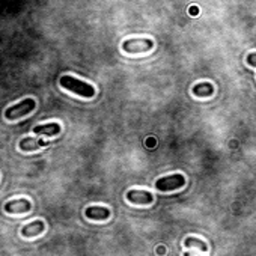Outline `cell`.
Segmentation results:
<instances>
[{
    "instance_id": "6da1fadb",
    "label": "cell",
    "mask_w": 256,
    "mask_h": 256,
    "mask_svg": "<svg viewBox=\"0 0 256 256\" xmlns=\"http://www.w3.org/2000/svg\"><path fill=\"white\" fill-rule=\"evenodd\" d=\"M59 83L63 89L70 91L76 95H80L83 98H92L95 95V89L92 84L83 81V80H79L73 76H62Z\"/></svg>"
},
{
    "instance_id": "7a4b0ae2",
    "label": "cell",
    "mask_w": 256,
    "mask_h": 256,
    "mask_svg": "<svg viewBox=\"0 0 256 256\" xmlns=\"http://www.w3.org/2000/svg\"><path fill=\"white\" fill-rule=\"evenodd\" d=\"M35 107H37L35 99L26 98L20 102H17V104L8 107L6 112H5V118L8 119V121H15V119H20V118L29 115L30 112H33L35 110Z\"/></svg>"
},
{
    "instance_id": "3957f363",
    "label": "cell",
    "mask_w": 256,
    "mask_h": 256,
    "mask_svg": "<svg viewBox=\"0 0 256 256\" xmlns=\"http://www.w3.org/2000/svg\"><path fill=\"white\" fill-rule=\"evenodd\" d=\"M185 185V178L181 174H174V175H167L156 181V189L160 192H172L177 189Z\"/></svg>"
},
{
    "instance_id": "277c9868",
    "label": "cell",
    "mask_w": 256,
    "mask_h": 256,
    "mask_svg": "<svg viewBox=\"0 0 256 256\" xmlns=\"http://www.w3.org/2000/svg\"><path fill=\"white\" fill-rule=\"evenodd\" d=\"M154 47V42L151 39L146 38H131V39H125L122 42V48L124 51L130 55H138V53H145V51H149Z\"/></svg>"
},
{
    "instance_id": "5b68a950",
    "label": "cell",
    "mask_w": 256,
    "mask_h": 256,
    "mask_svg": "<svg viewBox=\"0 0 256 256\" xmlns=\"http://www.w3.org/2000/svg\"><path fill=\"white\" fill-rule=\"evenodd\" d=\"M32 210V203L27 199H12L5 205V211L8 214H26Z\"/></svg>"
},
{
    "instance_id": "8992f818",
    "label": "cell",
    "mask_w": 256,
    "mask_h": 256,
    "mask_svg": "<svg viewBox=\"0 0 256 256\" xmlns=\"http://www.w3.org/2000/svg\"><path fill=\"white\" fill-rule=\"evenodd\" d=\"M127 199H128V202H131L134 205H149V203H152L154 196H152V193H149L146 190L133 189L127 193Z\"/></svg>"
},
{
    "instance_id": "52a82bcc",
    "label": "cell",
    "mask_w": 256,
    "mask_h": 256,
    "mask_svg": "<svg viewBox=\"0 0 256 256\" xmlns=\"http://www.w3.org/2000/svg\"><path fill=\"white\" fill-rule=\"evenodd\" d=\"M51 142L50 140H44V139H37V138H24L23 140H20V145L19 148L24 152H33L37 151L38 148H42V146H47L50 145Z\"/></svg>"
},
{
    "instance_id": "ba28073f",
    "label": "cell",
    "mask_w": 256,
    "mask_h": 256,
    "mask_svg": "<svg viewBox=\"0 0 256 256\" xmlns=\"http://www.w3.org/2000/svg\"><path fill=\"white\" fill-rule=\"evenodd\" d=\"M44 229H45L44 221L42 220H35V221H30V223H27L21 228V235L24 238H33V236L42 234Z\"/></svg>"
},
{
    "instance_id": "9c48e42d",
    "label": "cell",
    "mask_w": 256,
    "mask_h": 256,
    "mask_svg": "<svg viewBox=\"0 0 256 256\" xmlns=\"http://www.w3.org/2000/svg\"><path fill=\"white\" fill-rule=\"evenodd\" d=\"M84 216L91 220H107L110 217V210L106 207H88Z\"/></svg>"
},
{
    "instance_id": "30bf717a",
    "label": "cell",
    "mask_w": 256,
    "mask_h": 256,
    "mask_svg": "<svg viewBox=\"0 0 256 256\" xmlns=\"http://www.w3.org/2000/svg\"><path fill=\"white\" fill-rule=\"evenodd\" d=\"M33 133L38 134V136H58L60 133V125L58 122L37 125L35 128H33Z\"/></svg>"
},
{
    "instance_id": "8fae6325",
    "label": "cell",
    "mask_w": 256,
    "mask_h": 256,
    "mask_svg": "<svg viewBox=\"0 0 256 256\" xmlns=\"http://www.w3.org/2000/svg\"><path fill=\"white\" fill-rule=\"evenodd\" d=\"M193 94L196 97H202V98L211 97L214 94V88H213L211 83H207V81L199 83V84H196V86H193Z\"/></svg>"
},
{
    "instance_id": "7c38bea8",
    "label": "cell",
    "mask_w": 256,
    "mask_h": 256,
    "mask_svg": "<svg viewBox=\"0 0 256 256\" xmlns=\"http://www.w3.org/2000/svg\"><path fill=\"white\" fill-rule=\"evenodd\" d=\"M184 246H185L187 249L195 247V249L202 250V252H207V250H208L207 243L202 241V240H199V238H196V236H189V238H187V240L184 241Z\"/></svg>"
},
{
    "instance_id": "4fadbf2b",
    "label": "cell",
    "mask_w": 256,
    "mask_h": 256,
    "mask_svg": "<svg viewBox=\"0 0 256 256\" xmlns=\"http://www.w3.org/2000/svg\"><path fill=\"white\" fill-rule=\"evenodd\" d=\"M247 63H249L250 66H256V53H250V55L247 56Z\"/></svg>"
},
{
    "instance_id": "5bb4252c",
    "label": "cell",
    "mask_w": 256,
    "mask_h": 256,
    "mask_svg": "<svg viewBox=\"0 0 256 256\" xmlns=\"http://www.w3.org/2000/svg\"><path fill=\"white\" fill-rule=\"evenodd\" d=\"M190 14H192V15H197V14H199V9H197L196 6H192V9H190Z\"/></svg>"
},
{
    "instance_id": "9a60e30c",
    "label": "cell",
    "mask_w": 256,
    "mask_h": 256,
    "mask_svg": "<svg viewBox=\"0 0 256 256\" xmlns=\"http://www.w3.org/2000/svg\"><path fill=\"white\" fill-rule=\"evenodd\" d=\"M184 256H195V255H192V253H189V252H185V253H184Z\"/></svg>"
}]
</instances>
